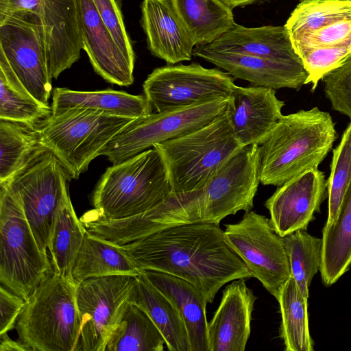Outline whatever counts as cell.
Returning a JSON list of instances; mask_svg holds the SVG:
<instances>
[{"mask_svg": "<svg viewBox=\"0 0 351 351\" xmlns=\"http://www.w3.org/2000/svg\"><path fill=\"white\" fill-rule=\"evenodd\" d=\"M118 246L139 272L154 270L184 279L196 287L208 303L213 302L225 284L252 277L217 223L169 227Z\"/></svg>", "mask_w": 351, "mask_h": 351, "instance_id": "1", "label": "cell"}, {"mask_svg": "<svg viewBox=\"0 0 351 351\" xmlns=\"http://www.w3.org/2000/svg\"><path fill=\"white\" fill-rule=\"evenodd\" d=\"M336 138L330 114L317 107L282 115L259 145L261 183L280 186L306 170L317 169Z\"/></svg>", "mask_w": 351, "mask_h": 351, "instance_id": "2", "label": "cell"}, {"mask_svg": "<svg viewBox=\"0 0 351 351\" xmlns=\"http://www.w3.org/2000/svg\"><path fill=\"white\" fill-rule=\"evenodd\" d=\"M314 90L351 56V0L301 2L285 25Z\"/></svg>", "mask_w": 351, "mask_h": 351, "instance_id": "3", "label": "cell"}, {"mask_svg": "<svg viewBox=\"0 0 351 351\" xmlns=\"http://www.w3.org/2000/svg\"><path fill=\"white\" fill-rule=\"evenodd\" d=\"M172 193L160 154L151 147L107 168L90 197L92 215L119 219L146 212Z\"/></svg>", "mask_w": 351, "mask_h": 351, "instance_id": "4", "label": "cell"}, {"mask_svg": "<svg viewBox=\"0 0 351 351\" xmlns=\"http://www.w3.org/2000/svg\"><path fill=\"white\" fill-rule=\"evenodd\" d=\"M77 285L49 274L25 301L16 325L18 340L32 351H77L81 317Z\"/></svg>", "mask_w": 351, "mask_h": 351, "instance_id": "5", "label": "cell"}, {"mask_svg": "<svg viewBox=\"0 0 351 351\" xmlns=\"http://www.w3.org/2000/svg\"><path fill=\"white\" fill-rule=\"evenodd\" d=\"M241 147L232 134L225 112L197 130L153 146L163 158L172 193L177 194L204 188Z\"/></svg>", "mask_w": 351, "mask_h": 351, "instance_id": "6", "label": "cell"}, {"mask_svg": "<svg viewBox=\"0 0 351 351\" xmlns=\"http://www.w3.org/2000/svg\"><path fill=\"white\" fill-rule=\"evenodd\" d=\"M0 281L25 301L52 266L27 221L19 196L0 184Z\"/></svg>", "mask_w": 351, "mask_h": 351, "instance_id": "7", "label": "cell"}, {"mask_svg": "<svg viewBox=\"0 0 351 351\" xmlns=\"http://www.w3.org/2000/svg\"><path fill=\"white\" fill-rule=\"evenodd\" d=\"M132 119L88 108H71L51 114L39 130L44 146L71 179H77L99 150Z\"/></svg>", "mask_w": 351, "mask_h": 351, "instance_id": "8", "label": "cell"}, {"mask_svg": "<svg viewBox=\"0 0 351 351\" xmlns=\"http://www.w3.org/2000/svg\"><path fill=\"white\" fill-rule=\"evenodd\" d=\"M220 97L189 107L151 113L133 119L99 152L112 165L122 162L154 145L186 134L212 121L226 109Z\"/></svg>", "mask_w": 351, "mask_h": 351, "instance_id": "9", "label": "cell"}, {"mask_svg": "<svg viewBox=\"0 0 351 351\" xmlns=\"http://www.w3.org/2000/svg\"><path fill=\"white\" fill-rule=\"evenodd\" d=\"M71 178L50 151L9 181L20 197L40 250L47 253L65 191Z\"/></svg>", "mask_w": 351, "mask_h": 351, "instance_id": "10", "label": "cell"}, {"mask_svg": "<svg viewBox=\"0 0 351 351\" xmlns=\"http://www.w3.org/2000/svg\"><path fill=\"white\" fill-rule=\"evenodd\" d=\"M225 238L245 263L252 277L276 298L290 278L288 257L282 241L269 219L255 211H245L241 219L225 226Z\"/></svg>", "mask_w": 351, "mask_h": 351, "instance_id": "11", "label": "cell"}, {"mask_svg": "<svg viewBox=\"0 0 351 351\" xmlns=\"http://www.w3.org/2000/svg\"><path fill=\"white\" fill-rule=\"evenodd\" d=\"M235 86L227 72L192 63L156 68L147 76L143 88L152 107L162 112L228 98Z\"/></svg>", "mask_w": 351, "mask_h": 351, "instance_id": "12", "label": "cell"}, {"mask_svg": "<svg viewBox=\"0 0 351 351\" xmlns=\"http://www.w3.org/2000/svg\"><path fill=\"white\" fill-rule=\"evenodd\" d=\"M25 16L40 22L51 75L57 79L82 49L75 0H0V19Z\"/></svg>", "mask_w": 351, "mask_h": 351, "instance_id": "13", "label": "cell"}, {"mask_svg": "<svg viewBox=\"0 0 351 351\" xmlns=\"http://www.w3.org/2000/svg\"><path fill=\"white\" fill-rule=\"evenodd\" d=\"M260 181L259 145L241 147L202 189V221L217 223L238 211L250 210Z\"/></svg>", "mask_w": 351, "mask_h": 351, "instance_id": "14", "label": "cell"}, {"mask_svg": "<svg viewBox=\"0 0 351 351\" xmlns=\"http://www.w3.org/2000/svg\"><path fill=\"white\" fill-rule=\"evenodd\" d=\"M136 276L111 275L93 277L77 285V304L81 317L77 351H104Z\"/></svg>", "mask_w": 351, "mask_h": 351, "instance_id": "15", "label": "cell"}, {"mask_svg": "<svg viewBox=\"0 0 351 351\" xmlns=\"http://www.w3.org/2000/svg\"><path fill=\"white\" fill-rule=\"evenodd\" d=\"M0 54L27 91L49 105L53 77L39 24L29 20L1 19Z\"/></svg>", "mask_w": 351, "mask_h": 351, "instance_id": "16", "label": "cell"}, {"mask_svg": "<svg viewBox=\"0 0 351 351\" xmlns=\"http://www.w3.org/2000/svg\"><path fill=\"white\" fill-rule=\"evenodd\" d=\"M327 195V181L318 168L295 176L278 186L265 202L272 228L281 237L306 230Z\"/></svg>", "mask_w": 351, "mask_h": 351, "instance_id": "17", "label": "cell"}, {"mask_svg": "<svg viewBox=\"0 0 351 351\" xmlns=\"http://www.w3.org/2000/svg\"><path fill=\"white\" fill-rule=\"evenodd\" d=\"M284 105L276 89L236 85L227 98L225 111L233 136L242 147L261 145L282 117Z\"/></svg>", "mask_w": 351, "mask_h": 351, "instance_id": "18", "label": "cell"}, {"mask_svg": "<svg viewBox=\"0 0 351 351\" xmlns=\"http://www.w3.org/2000/svg\"><path fill=\"white\" fill-rule=\"evenodd\" d=\"M82 49L95 71L121 86L134 82V64L122 53L103 23L92 0H75Z\"/></svg>", "mask_w": 351, "mask_h": 351, "instance_id": "19", "label": "cell"}, {"mask_svg": "<svg viewBox=\"0 0 351 351\" xmlns=\"http://www.w3.org/2000/svg\"><path fill=\"white\" fill-rule=\"evenodd\" d=\"M193 55L254 86L299 90L305 84L308 77L303 62H280L247 54L220 51L205 45H196Z\"/></svg>", "mask_w": 351, "mask_h": 351, "instance_id": "20", "label": "cell"}, {"mask_svg": "<svg viewBox=\"0 0 351 351\" xmlns=\"http://www.w3.org/2000/svg\"><path fill=\"white\" fill-rule=\"evenodd\" d=\"M256 296L239 278L223 290L220 304L208 322L209 351H244L251 332Z\"/></svg>", "mask_w": 351, "mask_h": 351, "instance_id": "21", "label": "cell"}, {"mask_svg": "<svg viewBox=\"0 0 351 351\" xmlns=\"http://www.w3.org/2000/svg\"><path fill=\"white\" fill-rule=\"evenodd\" d=\"M141 24L151 53L170 64L191 59L195 45L172 0H143Z\"/></svg>", "mask_w": 351, "mask_h": 351, "instance_id": "22", "label": "cell"}, {"mask_svg": "<svg viewBox=\"0 0 351 351\" xmlns=\"http://www.w3.org/2000/svg\"><path fill=\"white\" fill-rule=\"evenodd\" d=\"M140 274L164 294L176 307L185 325L191 351H209L208 322L204 295L191 283L154 270Z\"/></svg>", "mask_w": 351, "mask_h": 351, "instance_id": "23", "label": "cell"}, {"mask_svg": "<svg viewBox=\"0 0 351 351\" xmlns=\"http://www.w3.org/2000/svg\"><path fill=\"white\" fill-rule=\"evenodd\" d=\"M220 51L247 54L275 61L302 62L285 26L246 27L236 23L210 44Z\"/></svg>", "mask_w": 351, "mask_h": 351, "instance_id": "24", "label": "cell"}, {"mask_svg": "<svg viewBox=\"0 0 351 351\" xmlns=\"http://www.w3.org/2000/svg\"><path fill=\"white\" fill-rule=\"evenodd\" d=\"M52 96V114L71 108H88L132 119L152 113V106L145 95L110 89L80 91L55 88Z\"/></svg>", "mask_w": 351, "mask_h": 351, "instance_id": "25", "label": "cell"}, {"mask_svg": "<svg viewBox=\"0 0 351 351\" xmlns=\"http://www.w3.org/2000/svg\"><path fill=\"white\" fill-rule=\"evenodd\" d=\"M128 301L142 308L163 335L169 351H191L186 329L173 303L140 274Z\"/></svg>", "mask_w": 351, "mask_h": 351, "instance_id": "26", "label": "cell"}, {"mask_svg": "<svg viewBox=\"0 0 351 351\" xmlns=\"http://www.w3.org/2000/svg\"><path fill=\"white\" fill-rule=\"evenodd\" d=\"M47 151L39 128L0 119V183L11 180Z\"/></svg>", "mask_w": 351, "mask_h": 351, "instance_id": "27", "label": "cell"}, {"mask_svg": "<svg viewBox=\"0 0 351 351\" xmlns=\"http://www.w3.org/2000/svg\"><path fill=\"white\" fill-rule=\"evenodd\" d=\"M71 274L73 280L77 285L93 277L111 275L136 276L140 272L118 245L97 237L86 230Z\"/></svg>", "mask_w": 351, "mask_h": 351, "instance_id": "28", "label": "cell"}, {"mask_svg": "<svg viewBox=\"0 0 351 351\" xmlns=\"http://www.w3.org/2000/svg\"><path fill=\"white\" fill-rule=\"evenodd\" d=\"M322 261L320 274L323 284L329 287L351 265V182L343 197L337 219L322 230Z\"/></svg>", "mask_w": 351, "mask_h": 351, "instance_id": "29", "label": "cell"}, {"mask_svg": "<svg viewBox=\"0 0 351 351\" xmlns=\"http://www.w3.org/2000/svg\"><path fill=\"white\" fill-rule=\"evenodd\" d=\"M163 335L137 305L125 301L104 351H162Z\"/></svg>", "mask_w": 351, "mask_h": 351, "instance_id": "30", "label": "cell"}, {"mask_svg": "<svg viewBox=\"0 0 351 351\" xmlns=\"http://www.w3.org/2000/svg\"><path fill=\"white\" fill-rule=\"evenodd\" d=\"M195 45H208L235 23L232 9L221 0H172Z\"/></svg>", "mask_w": 351, "mask_h": 351, "instance_id": "31", "label": "cell"}, {"mask_svg": "<svg viewBox=\"0 0 351 351\" xmlns=\"http://www.w3.org/2000/svg\"><path fill=\"white\" fill-rule=\"evenodd\" d=\"M52 114V108L34 98L0 54V119L40 128Z\"/></svg>", "mask_w": 351, "mask_h": 351, "instance_id": "32", "label": "cell"}, {"mask_svg": "<svg viewBox=\"0 0 351 351\" xmlns=\"http://www.w3.org/2000/svg\"><path fill=\"white\" fill-rule=\"evenodd\" d=\"M86 232V229L77 217L67 188L48 248L55 272L73 280L72 267Z\"/></svg>", "mask_w": 351, "mask_h": 351, "instance_id": "33", "label": "cell"}, {"mask_svg": "<svg viewBox=\"0 0 351 351\" xmlns=\"http://www.w3.org/2000/svg\"><path fill=\"white\" fill-rule=\"evenodd\" d=\"M281 314L280 337L286 351H313L308 316V298L294 279L285 282L276 297Z\"/></svg>", "mask_w": 351, "mask_h": 351, "instance_id": "34", "label": "cell"}, {"mask_svg": "<svg viewBox=\"0 0 351 351\" xmlns=\"http://www.w3.org/2000/svg\"><path fill=\"white\" fill-rule=\"evenodd\" d=\"M289 260L291 276L300 292L308 298V287L320 269L322 261V239L299 230L282 237Z\"/></svg>", "mask_w": 351, "mask_h": 351, "instance_id": "35", "label": "cell"}, {"mask_svg": "<svg viewBox=\"0 0 351 351\" xmlns=\"http://www.w3.org/2000/svg\"><path fill=\"white\" fill-rule=\"evenodd\" d=\"M351 182V121L344 131L341 142L333 149L330 175L327 180L328 197L326 225L337 219L343 197Z\"/></svg>", "mask_w": 351, "mask_h": 351, "instance_id": "36", "label": "cell"}, {"mask_svg": "<svg viewBox=\"0 0 351 351\" xmlns=\"http://www.w3.org/2000/svg\"><path fill=\"white\" fill-rule=\"evenodd\" d=\"M323 80L324 93L332 108L351 119V56Z\"/></svg>", "mask_w": 351, "mask_h": 351, "instance_id": "37", "label": "cell"}, {"mask_svg": "<svg viewBox=\"0 0 351 351\" xmlns=\"http://www.w3.org/2000/svg\"><path fill=\"white\" fill-rule=\"evenodd\" d=\"M103 23L110 32L117 45L132 63L135 54L132 41L124 24L121 8L116 0H92Z\"/></svg>", "mask_w": 351, "mask_h": 351, "instance_id": "38", "label": "cell"}, {"mask_svg": "<svg viewBox=\"0 0 351 351\" xmlns=\"http://www.w3.org/2000/svg\"><path fill=\"white\" fill-rule=\"evenodd\" d=\"M25 300L3 285L0 288V335L15 328Z\"/></svg>", "mask_w": 351, "mask_h": 351, "instance_id": "39", "label": "cell"}, {"mask_svg": "<svg viewBox=\"0 0 351 351\" xmlns=\"http://www.w3.org/2000/svg\"><path fill=\"white\" fill-rule=\"evenodd\" d=\"M1 351H32L31 349L20 341L11 339L7 333L0 335Z\"/></svg>", "mask_w": 351, "mask_h": 351, "instance_id": "40", "label": "cell"}, {"mask_svg": "<svg viewBox=\"0 0 351 351\" xmlns=\"http://www.w3.org/2000/svg\"><path fill=\"white\" fill-rule=\"evenodd\" d=\"M226 5L233 10L238 6H243L254 2L256 0H221Z\"/></svg>", "mask_w": 351, "mask_h": 351, "instance_id": "41", "label": "cell"}, {"mask_svg": "<svg viewBox=\"0 0 351 351\" xmlns=\"http://www.w3.org/2000/svg\"><path fill=\"white\" fill-rule=\"evenodd\" d=\"M301 2H305V1H319V0H300Z\"/></svg>", "mask_w": 351, "mask_h": 351, "instance_id": "42", "label": "cell"}]
</instances>
